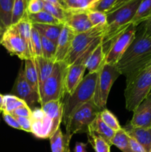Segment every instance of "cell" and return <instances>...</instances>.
Here are the masks:
<instances>
[{"label": "cell", "mask_w": 151, "mask_h": 152, "mask_svg": "<svg viewBox=\"0 0 151 152\" xmlns=\"http://www.w3.org/2000/svg\"><path fill=\"white\" fill-rule=\"evenodd\" d=\"M151 65V37L143 30L139 34L115 65L121 75L126 77V85L138 74Z\"/></svg>", "instance_id": "cell-1"}, {"label": "cell", "mask_w": 151, "mask_h": 152, "mask_svg": "<svg viewBox=\"0 0 151 152\" xmlns=\"http://www.w3.org/2000/svg\"><path fill=\"white\" fill-rule=\"evenodd\" d=\"M141 1L142 0H131L116 10L107 13V25L102 40L105 54L115 40L131 24Z\"/></svg>", "instance_id": "cell-2"}, {"label": "cell", "mask_w": 151, "mask_h": 152, "mask_svg": "<svg viewBox=\"0 0 151 152\" xmlns=\"http://www.w3.org/2000/svg\"><path fill=\"white\" fill-rule=\"evenodd\" d=\"M97 73H88L71 95L63 100V118L62 122L66 126L72 114L79 107L93 99L96 90Z\"/></svg>", "instance_id": "cell-3"}, {"label": "cell", "mask_w": 151, "mask_h": 152, "mask_svg": "<svg viewBox=\"0 0 151 152\" xmlns=\"http://www.w3.org/2000/svg\"><path fill=\"white\" fill-rule=\"evenodd\" d=\"M68 65L64 61L56 62L53 72L40 88V105L53 100H63L66 95L65 77Z\"/></svg>", "instance_id": "cell-4"}, {"label": "cell", "mask_w": 151, "mask_h": 152, "mask_svg": "<svg viewBox=\"0 0 151 152\" xmlns=\"http://www.w3.org/2000/svg\"><path fill=\"white\" fill-rule=\"evenodd\" d=\"M151 65L138 74L124 90L125 105L127 110L133 111L139 104L150 94Z\"/></svg>", "instance_id": "cell-5"}, {"label": "cell", "mask_w": 151, "mask_h": 152, "mask_svg": "<svg viewBox=\"0 0 151 152\" xmlns=\"http://www.w3.org/2000/svg\"><path fill=\"white\" fill-rule=\"evenodd\" d=\"M121 75L115 65L105 63L99 71L93 102L100 111L106 108L108 96L113 85Z\"/></svg>", "instance_id": "cell-6"}, {"label": "cell", "mask_w": 151, "mask_h": 152, "mask_svg": "<svg viewBox=\"0 0 151 152\" xmlns=\"http://www.w3.org/2000/svg\"><path fill=\"white\" fill-rule=\"evenodd\" d=\"M100 111L93 99L82 105L69 119L68 124L65 126V133L72 136L75 134L87 133L88 127L93 123Z\"/></svg>", "instance_id": "cell-7"}, {"label": "cell", "mask_w": 151, "mask_h": 152, "mask_svg": "<svg viewBox=\"0 0 151 152\" xmlns=\"http://www.w3.org/2000/svg\"><path fill=\"white\" fill-rule=\"evenodd\" d=\"M107 27H93L88 31L76 34L69 53L64 62L70 66L87 51L98 39L103 37Z\"/></svg>", "instance_id": "cell-8"}, {"label": "cell", "mask_w": 151, "mask_h": 152, "mask_svg": "<svg viewBox=\"0 0 151 152\" xmlns=\"http://www.w3.org/2000/svg\"><path fill=\"white\" fill-rule=\"evenodd\" d=\"M0 45L3 46L12 56H16L22 60L33 59L24 39L14 25L4 30L0 39Z\"/></svg>", "instance_id": "cell-9"}, {"label": "cell", "mask_w": 151, "mask_h": 152, "mask_svg": "<svg viewBox=\"0 0 151 152\" xmlns=\"http://www.w3.org/2000/svg\"><path fill=\"white\" fill-rule=\"evenodd\" d=\"M136 36V26L130 24L128 28L115 40L105 56V63L115 65L131 45Z\"/></svg>", "instance_id": "cell-10"}, {"label": "cell", "mask_w": 151, "mask_h": 152, "mask_svg": "<svg viewBox=\"0 0 151 152\" xmlns=\"http://www.w3.org/2000/svg\"><path fill=\"white\" fill-rule=\"evenodd\" d=\"M10 94L14 95L25 101L30 108L36 103L40 104L39 95L34 91L30 86L28 84L25 77V70L22 65H21L19 68Z\"/></svg>", "instance_id": "cell-11"}, {"label": "cell", "mask_w": 151, "mask_h": 152, "mask_svg": "<svg viewBox=\"0 0 151 152\" xmlns=\"http://www.w3.org/2000/svg\"><path fill=\"white\" fill-rule=\"evenodd\" d=\"M31 133L39 139H50L55 133L53 121L44 114L41 108L33 110Z\"/></svg>", "instance_id": "cell-12"}, {"label": "cell", "mask_w": 151, "mask_h": 152, "mask_svg": "<svg viewBox=\"0 0 151 152\" xmlns=\"http://www.w3.org/2000/svg\"><path fill=\"white\" fill-rule=\"evenodd\" d=\"M130 124L134 127H151V93L133 111Z\"/></svg>", "instance_id": "cell-13"}, {"label": "cell", "mask_w": 151, "mask_h": 152, "mask_svg": "<svg viewBox=\"0 0 151 152\" xmlns=\"http://www.w3.org/2000/svg\"><path fill=\"white\" fill-rule=\"evenodd\" d=\"M63 24L72 30L76 34L85 32L93 28L87 16V11L68 10V13Z\"/></svg>", "instance_id": "cell-14"}, {"label": "cell", "mask_w": 151, "mask_h": 152, "mask_svg": "<svg viewBox=\"0 0 151 152\" xmlns=\"http://www.w3.org/2000/svg\"><path fill=\"white\" fill-rule=\"evenodd\" d=\"M75 36L76 34L72 30L64 25L56 45V52L55 56L56 62L65 61L70 50Z\"/></svg>", "instance_id": "cell-15"}, {"label": "cell", "mask_w": 151, "mask_h": 152, "mask_svg": "<svg viewBox=\"0 0 151 152\" xmlns=\"http://www.w3.org/2000/svg\"><path fill=\"white\" fill-rule=\"evenodd\" d=\"M130 137L140 144L147 152L151 150V127L140 128L132 126L130 123L123 127Z\"/></svg>", "instance_id": "cell-16"}, {"label": "cell", "mask_w": 151, "mask_h": 152, "mask_svg": "<svg viewBox=\"0 0 151 152\" xmlns=\"http://www.w3.org/2000/svg\"><path fill=\"white\" fill-rule=\"evenodd\" d=\"M44 114L53 121L55 132L59 129L63 118V100H53L41 105Z\"/></svg>", "instance_id": "cell-17"}, {"label": "cell", "mask_w": 151, "mask_h": 152, "mask_svg": "<svg viewBox=\"0 0 151 152\" xmlns=\"http://www.w3.org/2000/svg\"><path fill=\"white\" fill-rule=\"evenodd\" d=\"M72 135L63 134L59 128L50 138L51 152H72L70 148Z\"/></svg>", "instance_id": "cell-18"}, {"label": "cell", "mask_w": 151, "mask_h": 152, "mask_svg": "<svg viewBox=\"0 0 151 152\" xmlns=\"http://www.w3.org/2000/svg\"><path fill=\"white\" fill-rule=\"evenodd\" d=\"M105 54L102 43L96 48L88 57L86 63V69L89 73H97L105 64Z\"/></svg>", "instance_id": "cell-19"}, {"label": "cell", "mask_w": 151, "mask_h": 152, "mask_svg": "<svg viewBox=\"0 0 151 152\" xmlns=\"http://www.w3.org/2000/svg\"><path fill=\"white\" fill-rule=\"evenodd\" d=\"M38 71V81H39V88H41L43 83L50 77L54 68L56 61L54 59H45L43 56L34 58Z\"/></svg>", "instance_id": "cell-20"}, {"label": "cell", "mask_w": 151, "mask_h": 152, "mask_svg": "<svg viewBox=\"0 0 151 152\" xmlns=\"http://www.w3.org/2000/svg\"><path fill=\"white\" fill-rule=\"evenodd\" d=\"M25 74L28 84L30 86L33 90L36 92L40 97L39 81H38V71L36 65L35 59H28L25 61Z\"/></svg>", "instance_id": "cell-21"}, {"label": "cell", "mask_w": 151, "mask_h": 152, "mask_svg": "<svg viewBox=\"0 0 151 152\" xmlns=\"http://www.w3.org/2000/svg\"><path fill=\"white\" fill-rule=\"evenodd\" d=\"M34 28L39 32L40 34L49 39L57 45L58 39L60 36L61 31L64 26L62 25H44V24H33Z\"/></svg>", "instance_id": "cell-22"}, {"label": "cell", "mask_w": 151, "mask_h": 152, "mask_svg": "<svg viewBox=\"0 0 151 152\" xmlns=\"http://www.w3.org/2000/svg\"><path fill=\"white\" fill-rule=\"evenodd\" d=\"M14 25L16 27L18 31H19L21 37L24 39L25 42L27 43L31 53H32L33 57L32 48V37H31V31H32L33 24L29 19V18H28V13H27V14L19 22L15 24Z\"/></svg>", "instance_id": "cell-23"}, {"label": "cell", "mask_w": 151, "mask_h": 152, "mask_svg": "<svg viewBox=\"0 0 151 152\" xmlns=\"http://www.w3.org/2000/svg\"><path fill=\"white\" fill-rule=\"evenodd\" d=\"M90 127L94 131V132L104 138L111 145V140L113 138L115 132L104 123L99 114H98L93 123L90 125Z\"/></svg>", "instance_id": "cell-24"}, {"label": "cell", "mask_w": 151, "mask_h": 152, "mask_svg": "<svg viewBox=\"0 0 151 152\" xmlns=\"http://www.w3.org/2000/svg\"><path fill=\"white\" fill-rule=\"evenodd\" d=\"M87 134L89 142L95 152H110V145L104 138L94 132L90 126L88 127Z\"/></svg>", "instance_id": "cell-25"}, {"label": "cell", "mask_w": 151, "mask_h": 152, "mask_svg": "<svg viewBox=\"0 0 151 152\" xmlns=\"http://www.w3.org/2000/svg\"><path fill=\"white\" fill-rule=\"evenodd\" d=\"M13 1L0 0V25L4 30L11 25Z\"/></svg>", "instance_id": "cell-26"}, {"label": "cell", "mask_w": 151, "mask_h": 152, "mask_svg": "<svg viewBox=\"0 0 151 152\" xmlns=\"http://www.w3.org/2000/svg\"><path fill=\"white\" fill-rule=\"evenodd\" d=\"M151 14V0H142L131 24L135 26L145 22Z\"/></svg>", "instance_id": "cell-27"}, {"label": "cell", "mask_w": 151, "mask_h": 152, "mask_svg": "<svg viewBox=\"0 0 151 152\" xmlns=\"http://www.w3.org/2000/svg\"><path fill=\"white\" fill-rule=\"evenodd\" d=\"M111 145L116 146L122 152H132L130 144V137L123 127L115 132V135L111 140Z\"/></svg>", "instance_id": "cell-28"}, {"label": "cell", "mask_w": 151, "mask_h": 152, "mask_svg": "<svg viewBox=\"0 0 151 152\" xmlns=\"http://www.w3.org/2000/svg\"><path fill=\"white\" fill-rule=\"evenodd\" d=\"M28 18L32 24H44V25H62L63 24L59 19L55 18L45 10L37 13L28 14Z\"/></svg>", "instance_id": "cell-29"}, {"label": "cell", "mask_w": 151, "mask_h": 152, "mask_svg": "<svg viewBox=\"0 0 151 152\" xmlns=\"http://www.w3.org/2000/svg\"><path fill=\"white\" fill-rule=\"evenodd\" d=\"M28 3V0H14L13 1L11 25L19 22L27 14Z\"/></svg>", "instance_id": "cell-30"}, {"label": "cell", "mask_w": 151, "mask_h": 152, "mask_svg": "<svg viewBox=\"0 0 151 152\" xmlns=\"http://www.w3.org/2000/svg\"><path fill=\"white\" fill-rule=\"evenodd\" d=\"M27 105L26 102L22 99L13 94L4 95V103H3V111L11 114L14 110L21 106ZM2 111V112H3Z\"/></svg>", "instance_id": "cell-31"}, {"label": "cell", "mask_w": 151, "mask_h": 152, "mask_svg": "<svg viewBox=\"0 0 151 152\" xmlns=\"http://www.w3.org/2000/svg\"><path fill=\"white\" fill-rule=\"evenodd\" d=\"M41 36V50H42V56L45 59H54L56 52V45L53 42L46 38L43 35Z\"/></svg>", "instance_id": "cell-32"}, {"label": "cell", "mask_w": 151, "mask_h": 152, "mask_svg": "<svg viewBox=\"0 0 151 152\" xmlns=\"http://www.w3.org/2000/svg\"><path fill=\"white\" fill-rule=\"evenodd\" d=\"M87 14L93 27H107V13L96 10H87Z\"/></svg>", "instance_id": "cell-33"}, {"label": "cell", "mask_w": 151, "mask_h": 152, "mask_svg": "<svg viewBox=\"0 0 151 152\" xmlns=\"http://www.w3.org/2000/svg\"><path fill=\"white\" fill-rule=\"evenodd\" d=\"M99 115H100L101 118L103 120L104 123L115 132H117L121 129V126H120V123L117 117L106 108L100 111Z\"/></svg>", "instance_id": "cell-34"}, {"label": "cell", "mask_w": 151, "mask_h": 152, "mask_svg": "<svg viewBox=\"0 0 151 152\" xmlns=\"http://www.w3.org/2000/svg\"><path fill=\"white\" fill-rule=\"evenodd\" d=\"M44 10L47 11L52 16H54L57 19H59L61 22L64 23L65 17L68 13V10L63 7L54 5L50 3L44 2Z\"/></svg>", "instance_id": "cell-35"}, {"label": "cell", "mask_w": 151, "mask_h": 152, "mask_svg": "<svg viewBox=\"0 0 151 152\" xmlns=\"http://www.w3.org/2000/svg\"><path fill=\"white\" fill-rule=\"evenodd\" d=\"M64 4L70 11H87L90 7L87 0H67Z\"/></svg>", "instance_id": "cell-36"}, {"label": "cell", "mask_w": 151, "mask_h": 152, "mask_svg": "<svg viewBox=\"0 0 151 152\" xmlns=\"http://www.w3.org/2000/svg\"><path fill=\"white\" fill-rule=\"evenodd\" d=\"M117 0H96L91 4L87 10H96V11L108 13L112 9Z\"/></svg>", "instance_id": "cell-37"}, {"label": "cell", "mask_w": 151, "mask_h": 152, "mask_svg": "<svg viewBox=\"0 0 151 152\" xmlns=\"http://www.w3.org/2000/svg\"><path fill=\"white\" fill-rule=\"evenodd\" d=\"M31 37H32V48L33 57L42 56L41 36H40L39 32L34 28L33 25L32 31H31Z\"/></svg>", "instance_id": "cell-38"}, {"label": "cell", "mask_w": 151, "mask_h": 152, "mask_svg": "<svg viewBox=\"0 0 151 152\" xmlns=\"http://www.w3.org/2000/svg\"><path fill=\"white\" fill-rule=\"evenodd\" d=\"M44 3L43 0H29L28 3V14H33L44 10Z\"/></svg>", "instance_id": "cell-39"}, {"label": "cell", "mask_w": 151, "mask_h": 152, "mask_svg": "<svg viewBox=\"0 0 151 152\" xmlns=\"http://www.w3.org/2000/svg\"><path fill=\"white\" fill-rule=\"evenodd\" d=\"M11 114L14 116V117H22L31 118L33 115V111L28 105H25L24 106H21L19 108H16V110H14L11 113Z\"/></svg>", "instance_id": "cell-40"}, {"label": "cell", "mask_w": 151, "mask_h": 152, "mask_svg": "<svg viewBox=\"0 0 151 152\" xmlns=\"http://www.w3.org/2000/svg\"><path fill=\"white\" fill-rule=\"evenodd\" d=\"M1 114H2L3 120L9 126L13 128V129H18V130H22L20 125L19 124V123H18V121L16 120V117L12 115L10 113L4 112V111H3Z\"/></svg>", "instance_id": "cell-41"}, {"label": "cell", "mask_w": 151, "mask_h": 152, "mask_svg": "<svg viewBox=\"0 0 151 152\" xmlns=\"http://www.w3.org/2000/svg\"><path fill=\"white\" fill-rule=\"evenodd\" d=\"M16 120L18 121L19 124L20 125L21 128H22V131L25 132H32V129H31V125H32V122H31V118H28V117H15Z\"/></svg>", "instance_id": "cell-42"}, {"label": "cell", "mask_w": 151, "mask_h": 152, "mask_svg": "<svg viewBox=\"0 0 151 152\" xmlns=\"http://www.w3.org/2000/svg\"><path fill=\"white\" fill-rule=\"evenodd\" d=\"M130 144L132 152H147L140 144L138 143L135 140L132 139L131 137H130Z\"/></svg>", "instance_id": "cell-43"}, {"label": "cell", "mask_w": 151, "mask_h": 152, "mask_svg": "<svg viewBox=\"0 0 151 152\" xmlns=\"http://www.w3.org/2000/svg\"><path fill=\"white\" fill-rule=\"evenodd\" d=\"M87 143L81 142H76L75 146L73 148V152H87Z\"/></svg>", "instance_id": "cell-44"}, {"label": "cell", "mask_w": 151, "mask_h": 152, "mask_svg": "<svg viewBox=\"0 0 151 152\" xmlns=\"http://www.w3.org/2000/svg\"><path fill=\"white\" fill-rule=\"evenodd\" d=\"M143 31L144 34H146L147 36L151 37V14L147 19V20L144 22Z\"/></svg>", "instance_id": "cell-45"}, {"label": "cell", "mask_w": 151, "mask_h": 152, "mask_svg": "<svg viewBox=\"0 0 151 152\" xmlns=\"http://www.w3.org/2000/svg\"><path fill=\"white\" fill-rule=\"evenodd\" d=\"M131 1V0H117V1L115 2V4H114L113 7H112V9H111V10H110L108 13H110V12L113 11V10H116L117 8H118V7H121V6H122L124 4H125V3L128 2V1Z\"/></svg>", "instance_id": "cell-46"}, {"label": "cell", "mask_w": 151, "mask_h": 152, "mask_svg": "<svg viewBox=\"0 0 151 152\" xmlns=\"http://www.w3.org/2000/svg\"><path fill=\"white\" fill-rule=\"evenodd\" d=\"M43 1H44V2L50 3V4H54V5L65 7V5H64V4L62 2V1H60V0H43Z\"/></svg>", "instance_id": "cell-47"}, {"label": "cell", "mask_w": 151, "mask_h": 152, "mask_svg": "<svg viewBox=\"0 0 151 152\" xmlns=\"http://www.w3.org/2000/svg\"><path fill=\"white\" fill-rule=\"evenodd\" d=\"M3 103H4V95L0 94V114L3 111Z\"/></svg>", "instance_id": "cell-48"}, {"label": "cell", "mask_w": 151, "mask_h": 152, "mask_svg": "<svg viewBox=\"0 0 151 152\" xmlns=\"http://www.w3.org/2000/svg\"><path fill=\"white\" fill-rule=\"evenodd\" d=\"M4 31V30L3 29V28L1 27V25H0V39H1V36H2Z\"/></svg>", "instance_id": "cell-49"}, {"label": "cell", "mask_w": 151, "mask_h": 152, "mask_svg": "<svg viewBox=\"0 0 151 152\" xmlns=\"http://www.w3.org/2000/svg\"><path fill=\"white\" fill-rule=\"evenodd\" d=\"M96 0H87V1H88L89 2V4H90V5L91 4H93V2H95V1H96Z\"/></svg>", "instance_id": "cell-50"}, {"label": "cell", "mask_w": 151, "mask_h": 152, "mask_svg": "<svg viewBox=\"0 0 151 152\" xmlns=\"http://www.w3.org/2000/svg\"><path fill=\"white\" fill-rule=\"evenodd\" d=\"M61 1H62V3H63V4H64V3H65V1H67V0H61ZM64 5H65V4H64Z\"/></svg>", "instance_id": "cell-51"}, {"label": "cell", "mask_w": 151, "mask_h": 152, "mask_svg": "<svg viewBox=\"0 0 151 152\" xmlns=\"http://www.w3.org/2000/svg\"><path fill=\"white\" fill-rule=\"evenodd\" d=\"M149 152H151V150H150V151H149Z\"/></svg>", "instance_id": "cell-52"}, {"label": "cell", "mask_w": 151, "mask_h": 152, "mask_svg": "<svg viewBox=\"0 0 151 152\" xmlns=\"http://www.w3.org/2000/svg\"><path fill=\"white\" fill-rule=\"evenodd\" d=\"M28 1H29V0H28Z\"/></svg>", "instance_id": "cell-53"}, {"label": "cell", "mask_w": 151, "mask_h": 152, "mask_svg": "<svg viewBox=\"0 0 151 152\" xmlns=\"http://www.w3.org/2000/svg\"><path fill=\"white\" fill-rule=\"evenodd\" d=\"M60 1H61V0H60Z\"/></svg>", "instance_id": "cell-54"}, {"label": "cell", "mask_w": 151, "mask_h": 152, "mask_svg": "<svg viewBox=\"0 0 151 152\" xmlns=\"http://www.w3.org/2000/svg\"><path fill=\"white\" fill-rule=\"evenodd\" d=\"M0 115H1V114H0Z\"/></svg>", "instance_id": "cell-55"}]
</instances>
